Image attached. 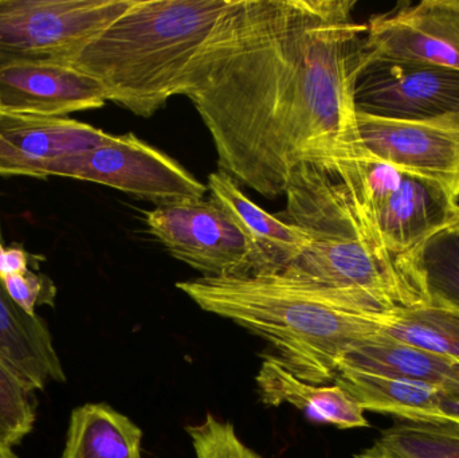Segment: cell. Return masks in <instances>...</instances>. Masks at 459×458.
<instances>
[{
    "label": "cell",
    "mask_w": 459,
    "mask_h": 458,
    "mask_svg": "<svg viewBox=\"0 0 459 458\" xmlns=\"http://www.w3.org/2000/svg\"><path fill=\"white\" fill-rule=\"evenodd\" d=\"M0 458H18L10 448L0 445Z\"/></svg>",
    "instance_id": "f1b7e54d"
},
{
    "label": "cell",
    "mask_w": 459,
    "mask_h": 458,
    "mask_svg": "<svg viewBox=\"0 0 459 458\" xmlns=\"http://www.w3.org/2000/svg\"><path fill=\"white\" fill-rule=\"evenodd\" d=\"M340 368L434 386L459 379V363L455 360L396 341L382 331L353 346L342 357L337 371Z\"/></svg>",
    "instance_id": "ac0fdd59"
},
{
    "label": "cell",
    "mask_w": 459,
    "mask_h": 458,
    "mask_svg": "<svg viewBox=\"0 0 459 458\" xmlns=\"http://www.w3.org/2000/svg\"><path fill=\"white\" fill-rule=\"evenodd\" d=\"M358 128L372 156L436 183L459 203V115L399 123L358 112Z\"/></svg>",
    "instance_id": "8fae6325"
},
{
    "label": "cell",
    "mask_w": 459,
    "mask_h": 458,
    "mask_svg": "<svg viewBox=\"0 0 459 458\" xmlns=\"http://www.w3.org/2000/svg\"><path fill=\"white\" fill-rule=\"evenodd\" d=\"M418 62L459 72V0L401 3L371 16L363 42V62Z\"/></svg>",
    "instance_id": "30bf717a"
},
{
    "label": "cell",
    "mask_w": 459,
    "mask_h": 458,
    "mask_svg": "<svg viewBox=\"0 0 459 458\" xmlns=\"http://www.w3.org/2000/svg\"><path fill=\"white\" fill-rule=\"evenodd\" d=\"M281 220L302 229L309 246L282 272L372 314L429 303L425 276L385 255L339 169L301 167Z\"/></svg>",
    "instance_id": "3957f363"
},
{
    "label": "cell",
    "mask_w": 459,
    "mask_h": 458,
    "mask_svg": "<svg viewBox=\"0 0 459 458\" xmlns=\"http://www.w3.org/2000/svg\"><path fill=\"white\" fill-rule=\"evenodd\" d=\"M450 230L455 231V234L459 237V214L455 217V222L450 226Z\"/></svg>",
    "instance_id": "f546056e"
},
{
    "label": "cell",
    "mask_w": 459,
    "mask_h": 458,
    "mask_svg": "<svg viewBox=\"0 0 459 458\" xmlns=\"http://www.w3.org/2000/svg\"><path fill=\"white\" fill-rule=\"evenodd\" d=\"M262 402L267 406L288 403L318 424L339 429L368 427L361 406L339 385H315L301 381L274 357L264 358L256 376Z\"/></svg>",
    "instance_id": "2e32d148"
},
{
    "label": "cell",
    "mask_w": 459,
    "mask_h": 458,
    "mask_svg": "<svg viewBox=\"0 0 459 458\" xmlns=\"http://www.w3.org/2000/svg\"><path fill=\"white\" fill-rule=\"evenodd\" d=\"M334 384L342 386L364 411L398 417L410 424L442 427L438 386L340 368Z\"/></svg>",
    "instance_id": "e0dca14e"
},
{
    "label": "cell",
    "mask_w": 459,
    "mask_h": 458,
    "mask_svg": "<svg viewBox=\"0 0 459 458\" xmlns=\"http://www.w3.org/2000/svg\"><path fill=\"white\" fill-rule=\"evenodd\" d=\"M104 86L73 65L27 64L0 69V112L65 117L99 109Z\"/></svg>",
    "instance_id": "4fadbf2b"
},
{
    "label": "cell",
    "mask_w": 459,
    "mask_h": 458,
    "mask_svg": "<svg viewBox=\"0 0 459 458\" xmlns=\"http://www.w3.org/2000/svg\"><path fill=\"white\" fill-rule=\"evenodd\" d=\"M358 112L399 123L459 115V72L418 62H361L356 82Z\"/></svg>",
    "instance_id": "9c48e42d"
},
{
    "label": "cell",
    "mask_w": 459,
    "mask_h": 458,
    "mask_svg": "<svg viewBox=\"0 0 459 458\" xmlns=\"http://www.w3.org/2000/svg\"><path fill=\"white\" fill-rule=\"evenodd\" d=\"M232 0H134L73 66L96 78L108 101L151 117L178 94Z\"/></svg>",
    "instance_id": "277c9868"
},
{
    "label": "cell",
    "mask_w": 459,
    "mask_h": 458,
    "mask_svg": "<svg viewBox=\"0 0 459 458\" xmlns=\"http://www.w3.org/2000/svg\"><path fill=\"white\" fill-rule=\"evenodd\" d=\"M110 136L72 118L0 112V177L45 179L56 161L99 147Z\"/></svg>",
    "instance_id": "7c38bea8"
},
{
    "label": "cell",
    "mask_w": 459,
    "mask_h": 458,
    "mask_svg": "<svg viewBox=\"0 0 459 458\" xmlns=\"http://www.w3.org/2000/svg\"><path fill=\"white\" fill-rule=\"evenodd\" d=\"M147 226L172 257L201 272L202 277L255 273L253 245L212 199L158 204L147 212Z\"/></svg>",
    "instance_id": "ba28073f"
},
{
    "label": "cell",
    "mask_w": 459,
    "mask_h": 458,
    "mask_svg": "<svg viewBox=\"0 0 459 458\" xmlns=\"http://www.w3.org/2000/svg\"><path fill=\"white\" fill-rule=\"evenodd\" d=\"M134 0H0V69L72 65Z\"/></svg>",
    "instance_id": "8992f818"
},
{
    "label": "cell",
    "mask_w": 459,
    "mask_h": 458,
    "mask_svg": "<svg viewBox=\"0 0 459 458\" xmlns=\"http://www.w3.org/2000/svg\"><path fill=\"white\" fill-rule=\"evenodd\" d=\"M31 261V255L23 247H7L4 242H0V280L29 271Z\"/></svg>",
    "instance_id": "4316f807"
},
{
    "label": "cell",
    "mask_w": 459,
    "mask_h": 458,
    "mask_svg": "<svg viewBox=\"0 0 459 458\" xmlns=\"http://www.w3.org/2000/svg\"><path fill=\"white\" fill-rule=\"evenodd\" d=\"M355 0H232L186 74L220 171L266 199L301 167L369 155L355 91L367 24Z\"/></svg>",
    "instance_id": "6da1fadb"
},
{
    "label": "cell",
    "mask_w": 459,
    "mask_h": 458,
    "mask_svg": "<svg viewBox=\"0 0 459 458\" xmlns=\"http://www.w3.org/2000/svg\"><path fill=\"white\" fill-rule=\"evenodd\" d=\"M0 242H3L0 223ZM0 359L11 368L29 393L48 381L65 382L64 368L53 339L40 317L19 308L0 281Z\"/></svg>",
    "instance_id": "9a60e30c"
},
{
    "label": "cell",
    "mask_w": 459,
    "mask_h": 458,
    "mask_svg": "<svg viewBox=\"0 0 459 458\" xmlns=\"http://www.w3.org/2000/svg\"><path fill=\"white\" fill-rule=\"evenodd\" d=\"M382 333L459 363V311L452 307L429 301L422 306L394 309Z\"/></svg>",
    "instance_id": "ffe728a7"
},
{
    "label": "cell",
    "mask_w": 459,
    "mask_h": 458,
    "mask_svg": "<svg viewBox=\"0 0 459 458\" xmlns=\"http://www.w3.org/2000/svg\"><path fill=\"white\" fill-rule=\"evenodd\" d=\"M31 393L0 359V445L13 448L32 430L35 422Z\"/></svg>",
    "instance_id": "603a6c76"
},
{
    "label": "cell",
    "mask_w": 459,
    "mask_h": 458,
    "mask_svg": "<svg viewBox=\"0 0 459 458\" xmlns=\"http://www.w3.org/2000/svg\"><path fill=\"white\" fill-rule=\"evenodd\" d=\"M438 410L441 428L459 433V379L438 386Z\"/></svg>",
    "instance_id": "484cf974"
},
{
    "label": "cell",
    "mask_w": 459,
    "mask_h": 458,
    "mask_svg": "<svg viewBox=\"0 0 459 458\" xmlns=\"http://www.w3.org/2000/svg\"><path fill=\"white\" fill-rule=\"evenodd\" d=\"M177 287L204 311L269 341L278 362L315 385L334 382L342 357L379 333L390 314H372L342 296L277 272L199 277Z\"/></svg>",
    "instance_id": "7a4b0ae2"
},
{
    "label": "cell",
    "mask_w": 459,
    "mask_h": 458,
    "mask_svg": "<svg viewBox=\"0 0 459 458\" xmlns=\"http://www.w3.org/2000/svg\"><path fill=\"white\" fill-rule=\"evenodd\" d=\"M207 191L253 245L255 273L282 272L309 246V237L302 229L264 212L225 172L210 174Z\"/></svg>",
    "instance_id": "5bb4252c"
},
{
    "label": "cell",
    "mask_w": 459,
    "mask_h": 458,
    "mask_svg": "<svg viewBox=\"0 0 459 458\" xmlns=\"http://www.w3.org/2000/svg\"><path fill=\"white\" fill-rule=\"evenodd\" d=\"M377 443L398 458H459V433L441 427L396 425Z\"/></svg>",
    "instance_id": "7402d4cb"
},
{
    "label": "cell",
    "mask_w": 459,
    "mask_h": 458,
    "mask_svg": "<svg viewBox=\"0 0 459 458\" xmlns=\"http://www.w3.org/2000/svg\"><path fill=\"white\" fill-rule=\"evenodd\" d=\"M48 177L109 186L158 204L201 199L207 193V186L175 159L134 134L110 136L99 147L56 161L48 169Z\"/></svg>",
    "instance_id": "52a82bcc"
},
{
    "label": "cell",
    "mask_w": 459,
    "mask_h": 458,
    "mask_svg": "<svg viewBox=\"0 0 459 458\" xmlns=\"http://www.w3.org/2000/svg\"><path fill=\"white\" fill-rule=\"evenodd\" d=\"M11 300L30 316H35L38 306H53L56 298L54 282L45 274L31 269L0 280Z\"/></svg>",
    "instance_id": "d4e9b609"
},
{
    "label": "cell",
    "mask_w": 459,
    "mask_h": 458,
    "mask_svg": "<svg viewBox=\"0 0 459 458\" xmlns=\"http://www.w3.org/2000/svg\"><path fill=\"white\" fill-rule=\"evenodd\" d=\"M422 271L429 301L459 311V237L442 231L423 250Z\"/></svg>",
    "instance_id": "44dd1931"
},
{
    "label": "cell",
    "mask_w": 459,
    "mask_h": 458,
    "mask_svg": "<svg viewBox=\"0 0 459 458\" xmlns=\"http://www.w3.org/2000/svg\"><path fill=\"white\" fill-rule=\"evenodd\" d=\"M337 169L350 183L380 249L423 273V250L453 225L458 202L436 183L371 153Z\"/></svg>",
    "instance_id": "5b68a950"
},
{
    "label": "cell",
    "mask_w": 459,
    "mask_h": 458,
    "mask_svg": "<svg viewBox=\"0 0 459 458\" xmlns=\"http://www.w3.org/2000/svg\"><path fill=\"white\" fill-rule=\"evenodd\" d=\"M355 458H398L394 456L390 451L385 448V446L380 445L379 443H375L371 448L366 449V451L359 454Z\"/></svg>",
    "instance_id": "83f0119b"
},
{
    "label": "cell",
    "mask_w": 459,
    "mask_h": 458,
    "mask_svg": "<svg viewBox=\"0 0 459 458\" xmlns=\"http://www.w3.org/2000/svg\"><path fill=\"white\" fill-rule=\"evenodd\" d=\"M196 458H262L248 448L234 427L209 414L204 422L187 428Z\"/></svg>",
    "instance_id": "cb8c5ba5"
},
{
    "label": "cell",
    "mask_w": 459,
    "mask_h": 458,
    "mask_svg": "<svg viewBox=\"0 0 459 458\" xmlns=\"http://www.w3.org/2000/svg\"><path fill=\"white\" fill-rule=\"evenodd\" d=\"M143 432L105 403H88L70 417L61 458H143Z\"/></svg>",
    "instance_id": "d6986e66"
}]
</instances>
